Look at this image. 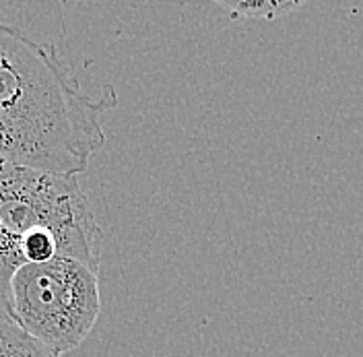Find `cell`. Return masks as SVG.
<instances>
[{
  "label": "cell",
  "instance_id": "1",
  "mask_svg": "<svg viewBox=\"0 0 363 357\" xmlns=\"http://www.w3.org/2000/svg\"><path fill=\"white\" fill-rule=\"evenodd\" d=\"M116 106L112 85L99 97L83 93L56 45L0 21V161L79 176L106 143L101 116Z\"/></svg>",
  "mask_w": 363,
  "mask_h": 357
},
{
  "label": "cell",
  "instance_id": "2",
  "mask_svg": "<svg viewBox=\"0 0 363 357\" xmlns=\"http://www.w3.org/2000/svg\"><path fill=\"white\" fill-rule=\"evenodd\" d=\"M42 231L62 236L74 260L99 270L101 229L77 176L0 161V318L13 320L11 281L25 265L27 244Z\"/></svg>",
  "mask_w": 363,
  "mask_h": 357
},
{
  "label": "cell",
  "instance_id": "3",
  "mask_svg": "<svg viewBox=\"0 0 363 357\" xmlns=\"http://www.w3.org/2000/svg\"><path fill=\"white\" fill-rule=\"evenodd\" d=\"M13 320L58 356L77 349L97 322V270L72 258L23 265L11 281Z\"/></svg>",
  "mask_w": 363,
  "mask_h": 357
},
{
  "label": "cell",
  "instance_id": "4",
  "mask_svg": "<svg viewBox=\"0 0 363 357\" xmlns=\"http://www.w3.org/2000/svg\"><path fill=\"white\" fill-rule=\"evenodd\" d=\"M0 357H62L27 335L13 320L0 318Z\"/></svg>",
  "mask_w": 363,
  "mask_h": 357
},
{
  "label": "cell",
  "instance_id": "5",
  "mask_svg": "<svg viewBox=\"0 0 363 357\" xmlns=\"http://www.w3.org/2000/svg\"><path fill=\"white\" fill-rule=\"evenodd\" d=\"M221 9H225L231 19H277L281 15L294 13L306 6L301 0H231V2H219Z\"/></svg>",
  "mask_w": 363,
  "mask_h": 357
}]
</instances>
